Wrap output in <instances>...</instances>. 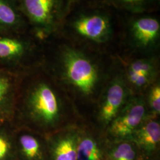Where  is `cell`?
Wrapping results in <instances>:
<instances>
[{
  "instance_id": "obj_1",
  "label": "cell",
  "mask_w": 160,
  "mask_h": 160,
  "mask_svg": "<svg viewBox=\"0 0 160 160\" xmlns=\"http://www.w3.org/2000/svg\"><path fill=\"white\" fill-rule=\"evenodd\" d=\"M20 8L42 38L55 32L69 7V0H20Z\"/></svg>"
},
{
  "instance_id": "obj_2",
  "label": "cell",
  "mask_w": 160,
  "mask_h": 160,
  "mask_svg": "<svg viewBox=\"0 0 160 160\" xmlns=\"http://www.w3.org/2000/svg\"><path fill=\"white\" fill-rule=\"evenodd\" d=\"M63 62L69 81L83 93L90 94L98 78L97 69L92 62L81 53L71 49L64 52Z\"/></svg>"
},
{
  "instance_id": "obj_3",
  "label": "cell",
  "mask_w": 160,
  "mask_h": 160,
  "mask_svg": "<svg viewBox=\"0 0 160 160\" xmlns=\"http://www.w3.org/2000/svg\"><path fill=\"white\" fill-rule=\"evenodd\" d=\"M27 105L31 116L42 124H53L59 118L60 110L57 97L45 83L34 87L29 94Z\"/></svg>"
},
{
  "instance_id": "obj_4",
  "label": "cell",
  "mask_w": 160,
  "mask_h": 160,
  "mask_svg": "<svg viewBox=\"0 0 160 160\" xmlns=\"http://www.w3.org/2000/svg\"><path fill=\"white\" fill-rule=\"evenodd\" d=\"M72 28L80 36L96 42L106 40L111 33L109 18L100 14L81 16L73 22Z\"/></svg>"
},
{
  "instance_id": "obj_5",
  "label": "cell",
  "mask_w": 160,
  "mask_h": 160,
  "mask_svg": "<svg viewBox=\"0 0 160 160\" xmlns=\"http://www.w3.org/2000/svg\"><path fill=\"white\" fill-rule=\"evenodd\" d=\"M145 113V106L140 101L129 103L119 116L114 118L111 126V132L119 137L132 135L141 124Z\"/></svg>"
},
{
  "instance_id": "obj_6",
  "label": "cell",
  "mask_w": 160,
  "mask_h": 160,
  "mask_svg": "<svg viewBox=\"0 0 160 160\" xmlns=\"http://www.w3.org/2000/svg\"><path fill=\"white\" fill-rule=\"evenodd\" d=\"M131 32L139 45L148 46L154 43L159 37L160 23L153 17H142L133 23Z\"/></svg>"
},
{
  "instance_id": "obj_7",
  "label": "cell",
  "mask_w": 160,
  "mask_h": 160,
  "mask_svg": "<svg viewBox=\"0 0 160 160\" xmlns=\"http://www.w3.org/2000/svg\"><path fill=\"white\" fill-rule=\"evenodd\" d=\"M16 86L12 77L0 71V125L9 119L14 105Z\"/></svg>"
},
{
  "instance_id": "obj_8",
  "label": "cell",
  "mask_w": 160,
  "mask_h": 160,
  "mask_svg": "<svg viewBox=\"0 0 160 160\" xmlns=\"http://www.w3.org/2000/svg\"><path fill=\"white\" fill-rule=\"evenodd\" d=\"M125 92L122 83L114 82L110 87L101 110L102 119L106 123L113 120L123 104Z\"/></svg>"
},
{
  "instance_id": "obj_9",
  "label": "cell",
  "mask_w": 160,
  "mask_h": 160,
  "mask_svg": "<svg viewBox=\"0 0 160 160\" xmlns=\"http://www.w3.org/2000/svg\"><path fill=\"white\" fill-rule=\"evenodd\" d=\"M15 138L18 160H45L43 147L36 137L23 133Z\"/></svg>"
},
{
  "instance_id": "obj_10",
  "label": "cell",
  "mask_w": 160,
  "mask_h": 160,
  "mask_svg": "<svg viewBox=\"0 0 160 160\" xmlns=\"http://www.w3.org/2000/svg\"><path fill=\"white\" fill-rule=\"evenodd\" d=\"M27 45L23 40L10 36H0V62H16L23 57Z\"/></svg>"
},
{
  "instance_id": "obj_11",
  "label": "cell",
  "mask_w": 160,
  "mask_h": 160,
  "mask_svg": "<svg viewBox=\"0 0 160 160\" xmlns=\"http://www.w3.org/2000/svg\"><path fill=\"white\" fill-rule=\"evenodd\" d=\"M23 24L19 11L10 0H0V32L18 30Z\"/></svg>"
},
{
  "instance_id": "obj_12",
  "label": "cell",
  "mask_w": 160,
  "mask_h": 160,
  "mask_svg": "<svg viewBox=\"0 0 160 160\" xmlns=\"http://www.w3.org/2000/svg\"><path fill=\"white\" fill-rule=\"evenodd\" d=\"M50 158L51 160H77L74 138L65 136L52 143Z\"/></svg>"
},
{
  "instance_id": "obj_13",
  "label": "cell",
  "mask_w": 160,
  "mask_h": 160,
  "mask_svg": "<svg viewBox=\"0 0 160 160\" xmlns=\"http://www.w3.org/2000/svg\"><path fill=\"white\" fill-rule=\"evenodd\" d=\"M136 139L138 143L148 150L154 148L160 142V124L150 121L136 132Z\"/></svg>"
},
{
  "instance_id": "obj_14",
  "label": "cell",
  "mask_w": 160,
  "mask_h": 160,
  "mask_svg": "<svg viewBox=\"0 0 160 160\" xmlns=\"http://www.w3.org/2000/svg\"><path fill=\"white\" fill-rule=\"evenodd\" d=\"M0 160H18L15 136L1 128Z\"/></svg>"
},
{
  "instance_id": "obj_15",
  "label": "cell",
  "mask_w": 160,
  "mask_h": 160,
  "mask_svg": "<svg viewBox=\"0 0 160 160\" xmlns=\"http://www.w3.org/2000/svg\"><path fill=\"white\" fill-rule=\"evenodd\" d=\"M77 160H100L101 152L97 143L91 138L82 139L77 148Z\"/></svg>"
},
{
  "instance_id": "obj_16",
  "label": "cell",
  "mask_w": 160,
  "mask_h": 160,
  "mask_svg": "<svg viewBox=\"0 0 160 160\" xmlns=\"http://www.w3.org/2000/svg\"><path fill=\"white\" fill-rule=\"evenodd\" d=\"M135 152L129 143L119 145L112 152V160H134Z\"/></svg>"
},
{
  "instance_id": "obj_17",
  "label": "cell",
  "mask_w": 160,
  "mask_h": 160,
  "mask_svg": "<svg viewBox=\"0 0 160 160\" xmlns=\"http://www.w3.org/2000/svg\"><path fill=\"white\" fill-rule=\"evenodd\" d=\"M152 0H112L115 4L132 11L144 10Z\"/></svg>"
},
{
  "instance_id": "obj_18",
  "label": "cell",
  "mask_w": 160,
  "mask_h": 160,
  "mask_svg": "<svg viewBox=\"0 0 160 160\" xmlns=\"http://www.w3.org/2000/svg\"><path fill=\"white\" fill-rule=\"evenodd\" d=\"M153 69L152 64L148 61L138 60L130 65L128 71L151 77L153 73Z\"/></svg>"
},
{
  "instance_id": "obj_19",
  "label": "cell",
  "mask_w": 160,
  "mask_h": 160,
  "mask_svg": "<svg viewBox=\"0 0 160 160\" xmlns=\"http://www.w3.org/2000/svg\"><path fill=\"white\" fill-rule=\"evenodd\" d=\"M150 103L152 109L160 113V86H156L152 90L150 95Z\"/></svg>"
},
{
  "instance_id": "obj_20",
  "label": "cell",
  "mask_w": 160,
  "mask_h": 160,
  "mask_svg": "<svg viewBox=\"0 0 160 160\" xmlns=\"http://www.w3.org/2000/svg\"><path fill=\"white\" fill-rule=\"evenodd\" d=\"M129 78L132 83L137 86H143L148 83L150 77L128 71Z\"/></svg>"
}]
</instances>
